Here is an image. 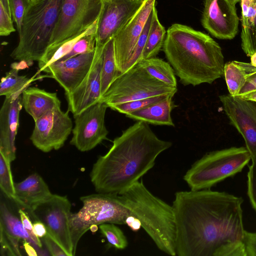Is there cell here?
I'll use <instances>...</instances> for the list:
<instances>
[{"label":"cell","mask_w":256,"mask_h":256,"mask_svg":"<svg viewBox=\"0 0 256 256\" xmlns=\"http://www.w3.org/2000/svg\"><path fill=\"white\" fill-rule=\"evenodd\" d=\"M170 95L172 94L160 95L148 98H141L113 105L110 106V108L120 113L126 114L142 109L154 104L160 102Z\"/></svg>","instance_id":"4dcf8cb0"},{"label":"cell","mask_w":256,"mask_h":256,"mask_svg":"<svg viewBox=\"0 0 256 256\" xmlns=\"http://www.w3.org/2000/svg\"><path fill=\"white\" fill-rule=\"evenodd\" d=\"M256 7V0H254ZM242 48L247 56L256 52V8L252 24L246 30L242 31Z\"/></svg>","instance_id":"e575fe53"},{"label":"cell","mask_w":256,"mask_h":256,"mask_svg":"<svg viewBox=\"0 0 256 256\" xmlns=\"http://www.w3.org/2000/svg\"><path fill=\"white\" fill-rule=\"evenodd\" d=\"M95 58L94 52L80 54L62 61H57L40 72L50 74L69 94L82 82L90 70Z\"/></svg>","instance_id":"ac0fdd59"},{"label":"cell","mask_w":256,"mask_h":256,"mask_svg":"<svg viewBox=\"0 0 256 256\" xmlns=\"http://www.w3.org/2000/svg\"><path fill=\"white\" fill-rule=\"evenodd\" d=\"M120 74L116 65L114 38H112L104 46L103 51L100 72L101 97Z\"/></svg>","instance_id":"d4e9b609"},{"label":"cell","mask_w":256,"mask_h":256,"mask_svg":"<svg viewBox=\"0 0 256 256\" xmlns=\"http://www.w3.org/2000/svg\"><path fill=\"white\" fill-rule=\"evenodd\" d=\"M233 0H205L202 22L214 36L231 40L238 32L239 18Z\"/></svg>","instance_id":"9a60e30c"},{"label":"cell","mask_w":256,"mask_h":256,"mask_svg":"<svg viewBox=\"0 0 256 256\" xmlns=\"http://www.w3.org/2000/svg\"><path fill=\"white\" fill-rule=\"evenodd\" d=\"M155 6H156L152 8L145 24L143 30L136 44L132 55L127 63L126 72L137 64L142 60L143 52L150 28L154 10Z\"/></svg>","instance_id":"d6a6232c"},{"label":"cell","mask_w":256,"mask_h":256,"mask_svg":"<svg viewBox=\"0 0 256 256\" xmlns=\"http://www.w3.org/2000/svg\"><path fill=\"white\" fill-rule=\"evenodd\" d=\"M14 189L13 201L28 212L52 194L45 181L36 172L30 174L20 182L14 183Z\"/></svg>","instance_id":"ffe728a7"},{"label":"cell","mask_w":256,"mask_h":256,"mask_svg":"<svg viewBox=\"0 0 256 256\" xmlns=\"http://www.w3.org/2000/svg\"><path fill=\"white\" fill-rule=\"evenodd\" d=\"M64 0H43L30 4L25 13L19 42L10 54L24 66L38 61L48 47Z\"/></svg>","instance_id":"5b68a950"},{"label":"cell","mask_w":256,"mask_h":256,"mask_svg":"<svg viewBox=\"0 0 256 256\" xmlns=\"http://www.w3.org/2000/svg\"><path fill=\"white\" fill-rule=\"evenodd\" d=\"M125 224L134 232H137L142 228L140 221L137 218L132 216H128L126 220Z\"/></svg>","instance_id":"ee69618b"},{"label":"cell","mask_w":256,"mask_h":256,"mask_svg":"<svg viewBox=\"0 0 256 256\" xmlns=\"http://www.w3.org/2000/svg\"><path fill=\"white\" fill-rule=\"evenodd\" d=\"M177 87L152 76L139 63L121 74L101 97L108 108L120 103L160 95H174Z\"/></svg>","instance_id":"ba28073f"},{"label":"cell","mask_w":256,"mask_h":256,"mask_svg":"<svg viewBox=\"0 0 256 256\" xmlns=\"http://www.w3.org/2000/svg\"><path fill=\"white\" fill-rule=\"evenodd\" d=\"M43 0H30V4H36Z\"/></svg>","instance_id":"c3c4849f"},{"label":"cell","mask_w":256,"mask_h":256,"mask_svg":"<svg viewBox=\"0 0 256 256\" xmlns=\"http://www.w3.org/2000/svg\"><path fill=\"white\" fill-rule=\"evenodd\" d=\"M98 20L95 21L82 34L73 37L59 44L48 47L42 58L38 61V70L55 62L69 53L76 42L84 36L96 33Z\"/></svg>","instance_id":"cb8c5ba5"},{"label":"cell","mask_w":256,"mask_h":256,"mask_svg":"<svg viewBox=\"0 0 256 256\" xmlns=\"http://www.w3.org/2000/svg\"><path fill=\"white\" fill-rule=\"evenodd\" d=\"M250 57V64L256 66V52L254 53Z\"/></svg>","instance_id":"7dc6e473"},{"label":"cell","mask_w":256,"mask_h":256,"mask_svg":"<svg viewBox=\"0 0 256 256\" xmlns=\"http://www.w3.org/2000/svg\"><path fill=\"white\" fill-rule=\"evenodd\" d=\"M22 93L5 97L0 110V154L10 163L16 158L15 140L22 107Z\"/></svg>","instance_id":"d6986e66"},{"label":"cell","mask_w":256,"mask_h":256,"mask_svg":"<svg viewBox=\"0 0 256 256\" xmlns=\"http://www.w3.org/2000/svg\"><path fill=\"white\" fill-rule=\"evenodd\" d=\"M102 6V0H64L48 47L84 32L98 18Z\"/></svg>","instance_id":"30bf717a"},{"label":"cell","mask_w":256,"mask_h":256,"mask_svg":"<svg viewBox=\"0 0 256 256\" xmlns=\"http://www.w3.org/2000/svg\"><path fill=\"white\" fill-rule=\"evenodd\" d=\"M174 96L170 95L160 102L126 114V116L130 119L147 124L174 126L171 112L178 106L172 100Z\"/></svg>","instance_id":"603a6c76"},{"label":"cell","mask_w":256,"mask_h":256,"mask_svg":"<svg viewBox=\"0 0 256 256\" xmlns=\"http://www.w3.org/2000/svg\"><path fill=\"white\" fill-rule=\"evenodd\" d=\"M16 31L14 27L12 17L8 13L2 4L0 2V35L8 36Z\"/></svg>","instance_id":"f35d334b"},{"label":"cell","mask_w":256,"mask_h":256,"mask_svg":"<svg viewBox=\"0 0 256 256\" xmlns=\"http://www.w3.org/2000/svg\"><path fill=\"white\" fill-rule=\"evenodd\" d=\"M71 207L66 196L52 194L28 212L34 220L45 225L47 232L60 246L68 256L76 254L70 230Z\"/></svg>","instance_id":"9c48e42d"},{"label":"cell","mask_w":256,"mask_h":256,"mask_svg":"<svg viewBox=\"0 0 256 256\" xmlns=\"http://www.w3.org/2000/svg\"><path fill=\"white\" fill-rule=\"evenodd\" d=\"M231 123L244 138L252 161L256 160V102L230 94L220 96Z\"/></svg>","instance_id":"5bb4252c"},{"label":"cell","mask_w":256,"mask_h":256,"mask_svg":"<svg viewBox=\"0 0 256 256\" xmlns=\"http://www.w3.org/2000/svg\"><path fill=\"white\" fill-rule=\"evenodd\" d=\"M250 160V154L246 147L212 151L195 162L183 178L192 190L210 188L240 172Z\"/></svg>","instance_id":"8992f818"},{"label":"cell","mask_w":256,"mask_h":256,"mask_svg":"<svg viewBox=\"0 0 256 256\" xmlns=\"http://www.w3.org/2000/svg\"><path fill=\"white\" fill-rule=\"evenodd\" d=\"M238 96L246 100L256 102V89Z\"/></svg>","instance_id":"bcb514c9"},{"label":"cell","mask_w":256,"mask_h":256,"mask_svg":"<svg viewBox=\"0 0 256 256\" xmlns=\"http://www.w3.org/2000/svg\"><path fill=\"white\" fill-rule=\"evenodd\" d=\"M234 0L236 3H237L238 2L240 1V0Z\"/></svg>","instance_id":"681fc988"},{"label":"cell","mask_w":256,"mask_h":256,"mask_svg":"<svg viewBox=\"0 0 256 256\" xmlns=\"http://www.w3.org/2000/svg\"><path fill=\"white\" fill-rule=\"evenodd\" d=\"M238 62L244 70L246 78V83L238 96H240L256 89V66L250 62Z\"/></svg>","instance_id":"8d00e7d4"},{"label":"cell","mask_w":256,"mask_h":256,"mask_svg":"<svg viewBox=\"0 0 256 256\" xmlns=\"http://www.w3.org/2000/svg\"><path fill=\"white\" fill-rule=\"evenodd\" d=\"M21 68L18 63L12 65V68L1 78L0 95L5 97L19 92H22L26 89L32 80L26 76L20 75L18 72Z\"/></svg>","instance_id":"83f0119b"},{"label":"cell","mask_w":256,"mask_h":256,"mask_svg":"<svg viewBox=\"0 0 256 256\" xmlns=\"http://www.w3.org/2000/svg\"><path fill=\"white\" fill-rule=\"evenodd\" d=\"M138 63L157 80L170 86L177 87L174 70L168 62L154 57L142 60Z\"/></svg>","instance_id":"4316f807"},{"label":"cell","mask_w":256,"mask_h":256,"mask_svg":"<svg viewBox=\"0 0 256 256\" xmlns=\"http://www.w3.org/2000/svg\"><path fill=\"white\" fill-rule=\"evenodd\" d=\"M244 244L246 256H256V232L245 230Z\"/></svg>","instance_id":"b9f144b4"},{"label":"cell","mask_w":256,"mask_h":256,"mask_svg":"<svg viewBox=\"0 0 256 256\" xmlns=\"http://www.w3.org/2000/svg\"><path fill=\"white\" fill-rule=\"evenodd\" d=\"M247 194L250 204L256 212V160L252 161L248 172Z\"/></svg>","instance_id":"74e56055"},{"label":"cell","mask_w":256,"mask_h":256,"mask_svg":"<svg viewBox=\"0 0 256 256\" xmlns=\"http://www.w3.org/2000/svg\"><path fill=\"white\" fill-rule=\"evenodd\" d=\"M175 74L184 86L212 84L224 75V57L208 35L179 24L167 30L162 47Z\"/></svg>","instance_id":"3957f363"},{"label":"cell","mask_w":256,"mask_h":256,"mask_svg":"<svg viewBox=\"0 0 256 256\" xmlns=\"http://www.w3.org/2000/svg\"><path fill=\"white\" fill-rule=\"evenodd\" d=\"M33 232L39 238H44L47 234L45 225L39 220H36L33 224Z\"/></svg>","instance_id":"7bdbcfd3"},{"label":"cell","mask_w":256,"mask_h":256,"mask_svg":"<svg viewBox=\"0 0 256 256\" xmlns=\"http://www.w3.org/2000/svg\"><path fill=\"white\" fill-rule=\"evenodd\" d=\"M172 146L159 138L148 124L138 121L116 138L92 166L90 178L98 193L119 194L151 170L157 157Z\"/></svg>","instance_id":"7a4b0ae2"},{"label":"cell","mask_w":256,"mask_h":256,"mask_svg":"<svg viewBox=\"0 0 256 256\" xmlns=\"http://www.w3.org/2000/svg\"><path fill=\"white\" fill-rule=\"evenodd\" d=\"M101 234L108 242L116 248L124 250L128 246L126 237L120 228L115 224L104 223L99 225Z\"/></svg>","instance_id":"f546056e"},{"label":"cell","mask_w":256,"mask_h":256,"mask_svg":"<svg viewBox=\"0 0 256 256\" xmlns=\"http://www.w3.org/2000/svg\"><path fill=\"white\" fill-rule=\"evenodd\" d=\"M43 238L45 246L51 256H68L60 246L48 232Z\"/></svg>","instance_id":"60d3db41"},{"label":"cell","mask_w":256,"mask_h":256,"mask_svg":"<svg viewBox=\"0 0 256 256\" xmlns=\"http://www.w3.org/2000/svg\"><path fill=\"white\" fill-rule=\"evenodd\" d=\"M166 33L164 28L158 20L155 6L142 60L156 56L163 47Z\"/></svg>","instance_id":"484cf974"},{"label":"cell","mask_w":256,"mask_h":256,"mask_svg":"<svg viewBox=\"0 0 256 256\" xmlns=\"http://www.w3.org/2000/svg\"><path fill=\"white\" fill-rule=\"evenodd\" d=\"M23 246L26 254L29 256H37L38 252L34 246L26 240H23Z\"/></svg>","instance_id":"f6af8a7d"},{"label":"cell","mask_w":256,"mask_h":256,"mask_svg":"<svg viewBox=\"0 0 256 256\" xmlns=\"http://www.w3.org/2000/svg\"><path fill=\"white\" fill-rule=\"evenodd\" d=\"M243 202L210 188L176 192V256H246Z\"/></svg>","instance_id":"6da1fadb"},{"label":"cell","mask_w":256,"mask_h":256,"mask_svg":"<svg viewBox=\"0 0 256 256\" xmlns=\"http://www.w3.org/2000/svg\"><path fill=\"white\" fill-rule=\"evenodd\" d=\"M96 34H86L79 40L71 51L58 61H62L82 54L94 52L96 44Z\"/></svg>","instance_id":"836d02e7"},{"label":"cell","mask_w":256,"mask_h":256,"mask_svg":"<svg viewBox=\"0 0 256 256\" xmlns=\"http://www.w3.org/2000/svg\"><path fill=\"white\" fill-rule=\"evenodd\" d=\"M12 20L16 24L17 30L20 34L24 18L30 4V0H9Z\"/></svg>","instance_id":"d590c367"},{"label":"cell","mask_w":256,"mask_h":256,"mask_svg":"<svg viewBox=\"0 0 256 256\" xmlns=\"http://www.w3.org/2000/svg\"><path fill=\"white\" fill-rule=\"evenodd\" d=\"M224 76L230 94L238 96L246 82V72L239 62L232 61L226 63Z\"/></svg>","instance_id":"f1b7e54d"},{"label":"cell","mask_w":256,"mask_h":256,"mask_svg":"<svg viewBox=\"0 0 256 256\" xmlns=\"http://www.w3.org/2000/svg\"><path fill=\"white\" fill-rule=\"evenodd\" d=\"M10 162L0 154V188L8 198L14 200L15 195L14 183L10 168Z\"/></svg>","instance_id":"1f68e13d"},{"label":"cell","mask_w":256,"mask_h":256,"mask_svg":"<svg viewBox=\"0 0 256 256\" xmlns=\"http://www.w3.org/2000/svg\"><path fill=\"white\" fill-rule=\"evenodd\" d=\"M0 234L8 242L16 256H21L20 240H26L34 246L20 218L14 215L2 200L0 204Z\"/></svg>","instance_id":"7402d4cb"},{"label":"cell","mask_w":256,"mask_h":256,"mask_svg":"<svg viewBox=\"0 0 256 256\" xmlns=\"http://www.w3.org/2000/svg\"><path fill=\"white\" fill-rule=\"evenodd\" d=\"M60 108L52 110L34 121L30 140L34 146L44 152L58 150L64 145L73 126L68 114Z\"/></svg>","instance_id":"7c38bea8"},{"label":"cell","mask_w":256,"mask_h":256,"mask_svg":"<svg viewBox=\"0 0 256 256\" xmlns=\"http://www.w3.org/2000/svg\"><path fill=\"white\" fill-rule=\"evenodd\" d=\"M104 46H96L94 60L87 75L76 88L65 94L68 104V110L74 116L100 100V72Z\"/></svg>","instance_id":"e0dca14e"},{"label":"cell","mask_w":256,"mask_h":256,"mask_svg":"<svg viewBox=\"0 0 256 256\" xmlns=\"http://www.w3.org/2000/svg\"><path fill=\"white\" fill-rule=\"evenodd\" d=\"M18 212L24 228L28 234L34 246L38 248V249H41L42 248V242L40 238L34 233L33 224L31 222L30 216L22 208H19Z\"/></svg>","instance_id":"ab89813d"},{"label":"cell","mask_w":256,"mask_h":256,"mask_svg":"<svg viewBox=\"0 0 256 256\" xmlns=\"http://www.w3.org/2000/svg\"><path fill=\"white\" fill-rule=\"evenodd\" d=\"M156 0H147L133 18L114 36L116 65L121 74L126 70L127 63L140 36Z\"/></svg>","instance_id":"2e32d148"},{"label":"cell","mask_w":256,"mask_h":256,"mask_svg":"<svg viewBox=\"0 0 256 256\" xmlns=\"http://www.w3.org/2000/svg\"><path fill=\"white\" fill-rule=\"evenodd\" d=\"M22 102L26 112L34 120L61 106L56 92H46L36 87H28L24 90Z\"/></svg>","instance_id":"44dd1931"},{"label":"cell","mask_w":256,"mask_h":256,"mask_svg":"<svg viewBox=\"0 0 256 256\" xmlns=\"http://www.w3.org/2000/svg\"><path fill=\"white\" fill-rule=\"evenodd\" d=\"M82 206L70 216V230L76 252L82 236L93 226L104 223L125 224L131 215L120 194L97 193L80 198Z\"/></svg>","instance_id":"52a82bcc"},{"label":"cell","mask_w":256,"mask_h":256,"mask_svg":"<svg viewBox=\"0 0 256 256\" xmlns=\"http://www.w3.org/2000/svg\"><path fill=\"white\" fill-rule=\"evenodd\" d=\"M120 194L132 216L138 218L142 228L164 253L176 256V229L172 206L154 195L138 181Z\"/></svg>","instance_id":"277c9868"},{"label":"cell","mask_w":256,"mask_h":256,"mask_svg":"<svg viewBox=\"0 0 256 256\" xmlns=\"http://www.w3.org/2000/svg\"><path fill=\"white\" fill-rule=\"evenodd\" d=\"M108 106L98 102L74 116V126L70 144L78 150H92L107 139L108 132L105 125V116Z\"/></svg>","instance_id":"8fae6325"},{"label":"cell","mask_w":256,"mask_h":256,"mask_svg":"<svg viewBox=\"0 0 256 256\" xmlns=\"http://www.w3.org/2000/svg\"><path fill=\"white\" fill-rule=\"evenodd\" d=\"M147 0H102L96 46L106 44L133 18Z\"/></svg>","instance_id":"4fadbf2b"}]
</instances>
